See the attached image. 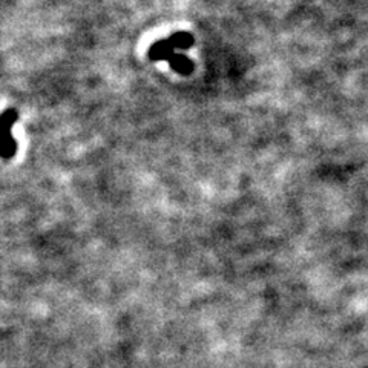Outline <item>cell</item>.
Masks as SVG:
<instances>
[{
    "instance_id": "cell-1",
    "label": "cell",
    "mask_w": 368,
    "mask_h": 368,
    "mask_svg": "<svg viewBox=\"0 0 368 368\" xmlns=\"http://www.w3.org/2000/svg\"><path fill=\"white\" fill-rule=\"evenodd\" d=\"M175 48L172 43L169 42V39L158 40L155 42L149 50V59L152 62H162V60H169L175 54Z\"/></svg>"
},
{
    "instance_id": "cell-2",
    "label": "cell",
    "mask_w": 368,
    "mask_h": 368,
    "mask_svg": "<svg viewBox=\"0 0 368 368\" xmlns=\"http://www.w3.org/2000/svg\"><path fill=\"white\" fill-rule=\"evenodd\" d=\"M167 62H169V65L172 66V69H175L177 72H180V74H191L194 71L192 60L182 52H175Z\"/></svg>"
},
{
    "instance_id": "cell-3",
    "label": "cell",
    "mask_w": 368,
    "mask_h": 368,
    "mask_svg": "<svg viewBox=\"0 0 368 368\" xmlns=\"http://www.w3.org/2000/svg\"><path fill=\"white\" fill-rule=\"evenodd\" d=\"M18 114L16 109H6L2 116H0V138L11 134V129L16 125Z\"/></svg>"
},
{
    "instance_id": "cell-4",
    "label": "cell",
    "mask_w": 368,
    "mask_h": 368,
    "mask_svg": "<svg viewBox=\"0 0 368 368\" xmlns=\"http://www.w3.org/2000/svg\"><path fill=\"white\" fill-rule=\"evenodd\" d=\"M167 39H169V42L172 43L175 51H177V50H182V51L189 50V48H191V46L194 45V37H192V34L184 33V31L174 33L172 35H169Z\"/></svg>"
},
{
    "instance_id": "cell-5",
    "label": "cell",
    "mask_w": 368,
    "mask_h": 368,
    "mask_svg": "<svg viewBox=\"0 0 368 368\" xmlns=\"http://www.w3.org/2000/svg\"><path fill=\"white\" fill-rule=\"evenodd\" d=\"M16 152H17V141L13 137V134L0 138V158L9 160L16 155Z\"/></svg>"
}]
</instances>
